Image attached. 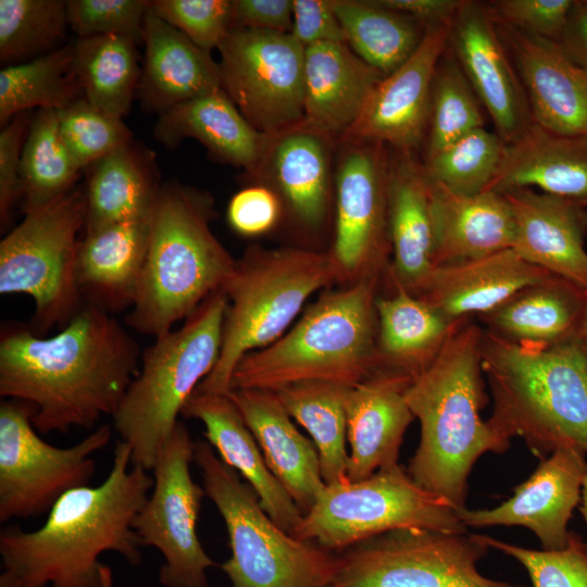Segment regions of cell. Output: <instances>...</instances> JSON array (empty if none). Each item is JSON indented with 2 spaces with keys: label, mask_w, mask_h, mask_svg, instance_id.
Segmentation results:
<instances>
[{
  "label": "cell",
  "mask_w": 587,
  "mask_h": 587,
  "mask_svg": "<svg viewBox=\"0 0 587 587\" xmlns=\"http://www.w3.org/2000/svg\"><path fill=\"white\" fill-rule=\"evenodd\" d=\"M138 344L110 314L84 303L53 336L1 328L0 396L29 403L39 433L89 429L113 416L138 374Z\"/></svg>",
  "instance_id": "obj_1"
},
{
  "label": "cell",
  "mask_w": 587,
  "mask_h": 587,
  "mask_svg": "<svg viewBox=\"0 0 587 587\" xmlns=\"http://www.w3.org/2000/svg\"><path fill=\"white\" fill-rule=\"evenodd\" d=\"M153 487V476L132 464L130 447L115 444L104 480L64 494L34 530H0V587H113L112 551L130 565L141 562L142 542L133 522Z\"/></svg>",
  "instance_id": "obj_2"
},
{
  "label": "cell",
  "mask_w": 587,
  "mask_h": 587,
  "mask_svg": "<svg viewBox=\"0 0 587 587\" xmlns=\"http://www.w3.org/2000/svg\"><path fill=\"white\" fill-rule=\"evenodd\" d=\"M483 332L469 320L463 322L405 394L421 425L420 445L408 473L457 511L465 508L467 478L476 460L510 447V439L480 416L488 399L482 369Z\"/></svg>",
  "instance_id": "obj_3"
},
{
  "label": "cell",
  "mask_w": 587,
  "mask_h": 587,
  "mask_svg": "<svg viewBox=\"0 0 587 587\" xmlns=\"http://www.w3.org/2000/svg\"><path fill=\"white\" fill-rule=\"evenodd\" d=\"M482 369L494 399L488 423L521 437L541 459L560 447L587 454V345L574 336L550 346L508 341L486 329Z\"/></svg>",
  "instance_id": "obj_4"
},
{
  "label": "cell",
  "mask_w": 587,
  "mask_h": 587,
  "mask_svg": "<svg viewBox=\"0 0 587 587\" xmlns=\"http://www.w3.org/2000/svg\"><path fill=\"white\" fill-rule=\"evenodd\" d=\"M214 215L210 193L179 183L161 186L127 325L155 338L223 290L237 260L212 233Z\"/></svg>",
  "instance_id": "obj_5"
},
{
  "label": "cell",
  "mask_w": 587,
  "mask_h": 587,
  "mask_svg": "<svg viewBox=\"0 0 587 587\" xmlns=\"http://www.w3.org/2000/svg\"><path fill=\"white\" fill-rule=\"evenodd\" d=\"M382 278L324 291L302 317L265 348L245 355L230 391H277L303 382L354 386L378 369L375 301Z\"/></svg>",
  "instance_id": "obj_6"
},
{
  "label": "cell",
  "mask_w": 587,
  "mask_h": 587,
  "mask_svg": "<svg viewBox=\"0 0 587 587\" xmlns=\"http://www.w3.org/2000/svg\"><path fill=\"white\" fill-rule=\"evenodd\" d=\"M339 283L328 251L301 247H248L222 291L227 297L218 360L196 389L229 395L238 362L267 347L316 291Z\"/></svg>",
  "instance_id": "obj_7"
},
{
  "label": "cell",
  "mask_w": 587,
  "mask_h": 587,
  "mask_svg": "<svg viewBox=\"0 0 587 587\" xmlns=\"http://www.w3.org/2000/svg\"><path fill=\"white\" fill-rule=\"evenodd\" d=\"M227 297L217 291L182 327L154 338L141 355L113 426L132 450V464L152 471L178 415L214 369L222 345Z\"/></svg>",
  "instance_id": "obj_8"
},
{
  "label": "cell",
  "mask_w": 587,
  "mask_h": 587,
  "mask_svg": "<svg viewBox=\"0 0 587 587\" xmlns=\"http://www.w3.org/2000/svg\"><path fill=\"white\" fill-rule=\"evenodd\" d=\"M205 495L224 520L230 557L220 564L230 587H326L336 554L282 529L252 487L226 465L208 441H195Z\"/></svg>",
  "instance_id": "obj_9"
},
{
  "label": "cell",
  "mask_w": 587,
  "mask_h": 587,
  "mask_svg": "<svg viewBox=\"0 0 587 587\" xmlns=\"http://www.w3.org/2000/svg\"><path fill=\"white\" fill-rule=\"evenodd\" d=\"M86 224L85 190L24 214L0 242V294H23L35 303L29 328L45 336L82 308L76 260Z\"/></svg>",
  "instance_id": "obj_10"
},
{
  "label": "cell",
  "mask_w": 587,
  "mask_h": 587,
  "mask_svg": "<svg viewBox=\"0 0 587 587\" xmlns=\"http://www.w3.org/2000/svg\"><path fill=\"white\" fill-rule=\"evenodd\" d=\"M401 527L467 532L448 500L419 486L398 464L326 485L291 536L339 552Z\"/></svg>",
  "instance_id": "obj_11"
},
{
  "label": "cell",
  "mask_w": 587,
  "mask_h": 587,
  "mask_svg": "<svg viewBox=\"0 0 587 587\" xmlns=\"http://www.w3.org/2000/svg\"><path fill=\"white\" fill-rule=\"evenodd\" d=\"M488 549L477 534L396 528L337 552L326 587H525L478 572Z\"/></svg>",
  "instance_id": "obj_12"
},
{
  "label": "cell",
  "mask_w": 587,
  "mask_h": 587,
  "mask_svg": "<svg viewBox=\"0 0 587 587\" xmlns=\"http://www.w3.org/2000/svg\"><path fill=\"white\" fill-rule=\"evenodd\" d=\"M27 402L0 403V522L49 513L67 491L88 485L96 471L93 455L110 442L103 424L77 444L60 448L45 441L33 425Z\"/></svg>",
  "instance_id": "obj_13"
},
{
  "label": "cell",
  "mask_w": 587,
  "mask_h": 587,
  "mask_svg": "<svg viewBox=\"0 0 587 587\" xmlns=\"http://www.w3.org/2000/svg\"><path fill=\"white\" fill-rule=\"evenodd\" d=\"M389 148L377 141H337L333 241L339 283L382 278L389 266Z\"/></svg>",
  "instance_id": "obj_14"
},
{
  "label": "cell",
  "mask_w": 587,
  "mask_h": 587,
  "mask_svg": "<svg viewBox=\"0 0 587 587\" xmlns=\"http://www.w3.org/2000/svg\"><path fill=\"white\" fill-rule=\"evenodd\" d=\"M193 454L195 441L178 422L157 458L151 494L133 522L142 546L163 555L159 582L165 587H209L207 571L216 565L197 534L207 495L190 473Z\"/></svg>",
  "instance_id": "obj_15"
},
{
  "label": "cell",
  "mask_w": 587,
  "mask_h": 587,
  "mask_svg": "<svg viewBox=\"0 0 587 587\" xmlns=\"http://www.w3.org/2000/svg\"><path fill=\"white\" fill-rule=\"evenodd\" d=\"M217 50L221 88L255 129L303 122L305 48L291 34L235 28Z\"/></svg>",
  "instance_id": "obj_16"
},
{
  "label": "cell",
  "mask_w": 587,
  "mask_h": 587,
  "mask_svg": "<svg viewBox=\"0 0 587 587\" xmlns=\"http://www.w3.org/2000/svg\"><path fill=\"white\" fill-rule=\"evenodd\" d=\"M337 141L303 122L268 135L249 184L272 189L283 208V222L300 237H321L334 216Z\"/></svg>",
  "instance_id": "obj_17"
},
{
  "label": "cell",
  "mask_w": 587,
  "mask_h": 587,
  "mask_svg": "<svg viewBox=\"0 0 587 587\" xmlns=\"http://www.w3.org/2000/svg\"><path fill=\"white\" fill-rule=\"evenodd\" d=\"M452 24L426 27L413 54L376 84L342 138L377 141L396 152L414 153L425 140L434 76Z\"/></svg>",
  "instance_id": "obj_18"
},
{
  "label": "cell",
  "mask_w": 587,
  "mask_h": 587,
  "mask_svg": "<svg viewBox=\"0 0 587 587\" xmlns=\"http://www.w3.org/2000/svg\"><path fill=\"white\" fill-rule=\"evenodd\" d=\"M586 453L574 447H560L542 459L536 471L514 489V495L489 510L457 511L466 527L521 525L538 537L542 550L567 546V524L580 501L587 470Z\"/></svg>",
  "instance_id": "obj_19"
},
{
  "label": "cell",
  "mask_w": 587,
  "mask_h": 587,
  "mask_svg": "<svg viewBox=\"0 0 587 587\" xmlns=\"http://www.w3.org/2000/svg\"><path fill=\"white\" fill-rule=\"evenodd\" d=\"M454 58L505 143L533 122L528 101L511 66L487 5L467 1L450 34Z\"/></svg>",
  "instance_id": "obj_20"
},
{
  "label": "cell",
  "mask_w": 587,
  "mask_h": 587,
  "mask_svg": "<svg viewBox=\"0 0 587 587\" xmlns=\"http://www.w3.org/2000/svg\"><path fill=\"white\" fill-rule=\"evenodd\" d=\"M515 223L513 250L587 292L586 207L529 188L501 192Z\"/></svg>",
  "instance_id": "obj_21"
},
{
  "label": "cell",
  "mask_w": 587,
  "mask_h": 587,
  "mask_svg": "<svg viewBox=\"0 0 587 587\" xmlns=\"http://www.w3.org/2000/svg\"><path fill=\"white\" fill-rule=\"evenodd\" d=\"M532 120L564 136L587 138V71L552 40L505 25Z\"/></svg>",
  "instance_id": "obj_22"
},
{
  "label": "cell",
  "mask_w": 587,
  "mask_h": 587,
  "mask_svg": "<svg viewBox=\"0 0 587 587\" xmlns=\"http://www.w3.org/2000/svg\"><path fill=\"white\" fill-rule=\"evenodd\" d=\"M413 379L377 369L350 388L346 400L348 480L398 465L404 432L414 419L405 398Z\"/></svg>",
  "instance_id": "obj_23"
},
{
  "label": "cell",
  "mask_w": 587,
  "mask_h": 587,
  "mask_svg": "<svg viewBox=\"0 0 587 587\" xmlns=\"http://www.w3.org/2000/svg\"><path fill=\"white\" fill-rule=\"evenodd\" d=\"M182 415L199 420L204 437L218 458L243 477L267 515L292 535L302 512L270 471L262 451L229 395L195 391Z\"/></svg>",
  "instance_id": "obj_24"
},
{
  "label": "cell",
  "mask_w": 587,
  "mask_h": 587,
  "mask_svg": "<svg viewBox=\"0 0 587 587\" xmlns=\"http://www.w3.org/2000/svg\"><path fill=\"white\" fill-rule=\"evenodd\" d=\"M388 214L392 255L388 283L419 297L435 266L429 180L414 153L390 152Z\"/></svg>",
  "instance_id": "obj_25"
},
{
  "label": "cell",
  "mask_w": 587,
  "mask_h": 587,
  "mask_svg": "<svg viewBox=\"0 0 587 587\" xmlns=\"http://www.w3.org/2000/svg\"><path fill=\"white\" fill-rule=\"evenodd\" d=\"M229 397L254 436L270 471L305 514L326 486L315 445L298 430L274 391L234 389Z\"/></svg>",
  "instance_id": "obj_26"
},
{
  "label": "cell",
  "mask_w": 587,
  "mask_h": 587,
  "mask_svg": "<svg viewBox=\"0 0 587 587\" xmlns=\"http://www.w3.org/2000/svg\"><path fill=\"white\" fill-rule=\"evenodd\" d=\"M383 75L342 41L305 48L303 123L339 141Z\"/></svg>",
  "instance_id": "obj_27"
},
{
  "label": "cell",
  "mask_w": 587,
  "mask_h": 587,
  "mask_svg": "<svg viewBox=\"0 0 587 587\" xmlns=\"http://www.w3.org/2000/svg\"><path fill=\"white\" fill-rule=\"evenodd\" d=\"M429 210L435 267L513 248L515 223L500 192L459 195L429 180Z\"/></svg>",
  "instance_id": "obj_28"
},
{
  "label": "cell",
  "mask_w": 587,
  "mask_h": 587,
  "mask_svg": "<svg viewBox=\"0 0 587 587\" xmlns=\"http://www.w3.org/2000/svg\"><path fill=\"white\" fill-rule=\"evenodd\" d=\"M142 42L145 58L138 86L142 110L161 115L221 88L218 63L211 51L196 46L150 10Z\"/></svg>",
  "instance_id": "obj_29"
},
{
  "label": "cell",
  "mask_w": 587,
  "mask_h": 587,
  "mask_svg": "<svg viewBox=\"0 0 587 587\" xmlns=\"http://www.w3.org/2000/svg\"><path fill=\"white\" fill-rule=\"evenodd\" d=\"M513 249L435 267L419 298L451 321L485 314L522 288L549 277Z\"/></svg>",
  "instance_id": "obj_30"
},
{
  "label": "cell",
  "mask_w": 587,
  "mask_h": 587,
  "mask_svg": "<svg viewBox=\"0 0 587 587\" xmlns=\"http://www.w3.org/2000/svg\"><path fill=\"white\" fill-rule=\"evenodd\" d=\"M151 216L85 232L76 260L84 303L110 314L133 307L149 245Z\"/></svg>",
  "instance_id": "obj_31"
},
{
  "label": "cell",
  "mask_w": 587,
  "mask_h": 587,
  "mask_svg": "<svg viewBox=\"0 0 587 587\" xmlns=\"http://www.w3.org/2000/svg\"><path fill=\"white\" fill-rule=\"evenodd\" d=\"M536 187L541 192L587 205V138L552 133L532 124L505 143L489 190Z\"/></svg>",
  "instance_id": "obj_32"
},
{
  "label": "cell",
  "mask_w": 587,
  "mask_h": 587,
  "mask_svg": "<svg viewBox=\"0 0 587 587\" xmlns=\"http://www.w3.org/2000/svg\"><path fill=\"white\" fill-rule=\"evenodd\" d=\"M154 137L167 148L193 138L213 160L240 167L249 175L262 158L268 135L255 129L220 88L161 114Z\"/></svg>",
  "instance_id": "obj_33"
},
{
  "label": "cell",
  "mask_w": 587,
  "mask_h": 587,
  "mask_svg": "<svg viewBox=\"0 0 587 587\" xmlns=\"http://www.w3.org/2000/svg\"><path fill=\"white\" fill-rule=\"evenodd\" d=\"M378 369L415 378L439 354L465 321H451L428 302L392 286L389 296H377Z\"/></svg>",
  "instance_id": "obj_34"
},
{
  "label": "cell",
  "mask_w": 587,
  "mask_h": 587,
  "mask_svg": "<svg viewBox=\"0 0 587 587\" xmlns=\"http://www.w3.org/2000/svg\"><path fill=\"white\" fill-rule=\"evenodd\" d=\"M586 292L550 275L479 315L486 330L512 342L550 346L576 336Z\"/></svg>",
  "instance_id": "obj_35"
},
{
  "label": "cell",
  "mask_w": 587,
  "mask_h": 587,
  "mask_svg": "<svg viewBox=\"0 0 587 587\" xmlns=\"http://www.w3.org/2000/svg\"><path fill=\"white\" fill-rule=\"evenodd\" d=\"M161 186L153 158L132 141L92 164L86 195L85 232L152 215Z\"/></svg>",
  "instance_id": "obj_36"
},
{
  "label": "cell",
  "mask_w": 587,
  "mask_h": 587,
  "mask_svg": "<svg viewBox=\"0 0 587 587\" xmlns=\"http://www.w3.org/2000/svg\"><path fill=\"white\" fill-rule=\"evenodd\" d=\"M73 45V70L83 97L96 109L122 120L140 82L137 43L107 35L78 38Z\"/></svg>",
  "instance_id": "obj_37"
},
{
  "label": "cell",
  "mask_w": 587,
  "mask_h": 587,
  "mask_svg": "<svg viewBox=\"0 0 587 587\" xmlns=\"http://www.w3.org/2000/svg\"><path fill=\"white\" fill-rule=\"evenodd\" d=\"M347 45L383 76L416 50L426 27L378 0H333Z\"/></svg>",
  "instance_id": "obj_38"
},
{
  "label": "cell",
  "mask_w": 587,
  "mask_h": 587,
  "mask_svg": "<svg viewBox=\"0 0 587 587\" xmlns=\"http://www.w3.org/2000/svg\"><path fill=\"white\" fill-rule=\"evenodd\" d=\"M351 387L303 382L275 391L289 415L311 435L326 485L348 479L346 400Z\"/></svg>",
  "instance_id": "obj_39"
},
{
  "label": "cell",
  "mask_w": 587,
  "mask_h": 587,
  "mask_svg": "<svg viewBox=\"0 0 587 587\" xmlns=\"http://www.w3.org/2000/svg\"><path fill=\"white\" fill-rule=\"evenodd\" d=\"M74 45L36 59L4 66L0 72V123L30 109L62 110L83 98L73 70Z\"/></svg>",
  "instance_id": "obj_40"
},
{
  "label": "cell",
  "mask_w": 587,
  "mask_h": 587,
  "mask_svg": "<svg viewBox=\"0 0 587 587\" xmlns=\"http://www.w3.org/2000/svg\"><path fill=\"white\" fill-rule=\"evenodd\" d=\"M80 170L61 138L58 111L39 110L30 122L21 158L24 214L71 192Z\"/></svg>",
  "instance_id": "obj_41"
},
{
  "label": "cell",
  "mask_w": 587,
  "mask_h": 587,
  "mask_svg": "<svg viewBox=\"0 0 587 587\" xmlns=\"http://www.w3.org/2000/svg\"><path fill=\"white\" fill-rule=\"evenodd\" d=\"M70 27L64 0H0V60L17 64L60 48Z\"/></svg>",
  "instance_id": "obj_42"
},
{
  "label": "cell",
  "mask_w": 587,
  "mask_h": 587,
  "mask_svg": "<svg viewBox=\"0 0 587 587\" xmlns=\"http://www.w3.org/2000/svg\"><path fill=\"white\" fill-rule=\"evenodd\" d=\"M505 142L497 134L478 128L444 150L425 158L429 180L465 196L489 190L500 167Z\"/></svg>",
  "instance_id": "obj_43"
},
{
  "label": "cell",
  "mask_w": 587,
  "mask_h": 587,
  "mask_svg": "<svg viewBox=\"0 0 587 587\" xmlns=\"http://www.w3.org/2000/svg\"><path fill=\"white\" fill-rule=\"evenodd\" d=\"M447 57L440 59L434 76L425 158L485 127L473 88L455 58Z\"/></svg>",
  "instance_id": "obj_44"
},
{
  "label": "cell",
  "mask_w": 587,
  "mask_h": 587,
  "mask_svg": "<svg viewBox=\"0 0 587 587\" xmlns=\"http://www.w3.org/2000/svg\"><path fill=\"white\" fill-rule=\"evenodd\" d=\"M58 120L61 138L80 168L133 141L121 118L96 109L84 97L59 110Z\"/></svg>",
  "instance_id": "obj_45"
},
{
  "label": "cell",
  "mask_w": 587,
  "mask_h": 587,
  "mask_svg": "<svg viewBox=\"0 0 587 587\" xmlns=\"http://www.w3.org/2000/svg\"><path fill=\"white\" fill-rule=\"evenodd\" d=\"M483 541L515 559L526 570L533 587H587V551L585 541L571 532L567 546L561 550H534L487 535Z\"/></svg>",
  "instance_id": "obj_46"
},
{
  "label": "cell",
  "mask_w": 587,
  "mask_h": 587,
  "mask_svg": "<svg viewBox=\"0 0 587 587\" xmlns=\"http://www.w3.org/2000/svg\"><path fill=\"white\" fill-rule=\"evenodd\" d=\"M70 28L78 38L116 35L142 42L150 10L146 0H66Z\"/></svg>",
  "instance_id": "obj_47"
},
{
  "label": "cell",
  "mask_w": 587,
  "mask_h": 587,
  "mask_svg": "<svg viewBox=\"0 0 587 587\" xmlns=\"http://www.w3.org/2000/svg\"><path fill=\"white\" fill-rule=\"evenodd\" d=\"M150 11L208 51L230 30L232 0H153Z\"/></svg>",
  "instance_id": "obj_48"
},
{
  "label": "cell",
  "mask_w": 587,
  "mask_h": 587,
  "mask_svg": "<svg viewBox=\"0 0 587 587\" xmlns=\"http://www.w3.org/2000/svg\"><path fill=\"white\" fill-rule=\"evenodd\" d=\"M574 3L572 0H499L487 8L495 21L557 42Z\"/></svg>",
  "instance_id": "obj_49"
},
{
  "label": "cell",
  "mask_w": 587,
  "mask_h": 587,
  "mask_svg": "<svg viewBox=\"0 0 587 587\" xmlns=\"http://www.w3.org/2000/svg\"><path fill=\"white\" fill-rule=\"evenodd\" d=\"M226 217L230 228L238 235L257 237L273 232L283 223V208L272 189L250 184L232 197Z\"/></svg>",
  "instance_id": "obj_50"
},
{
  "label": "cell",
  "mask_w": 587,
  "mask_h": 587,
  "mask_svg": "<svg viewBox=\"0 0 587 587\" xmlns=\"http://www.w3.org/2000/svg\"><path fill=\"white\" fill-rule=\"evenodd\" d=\"M30 122L27 112L14 116L0 133V222L5 226L21 196V158Z\"/></svg>",
  "instance_id": "obj_51"
},
{
  "label": "cell",
  "mask_w": 587,
  "mask_h": 587,
  "mask_svg": "<svg viewBox=\"0 0 587 587\" xmlns=\"http://www.w3.org/2000/svg\"><path fill=\"white\" fill-rule=\"evenodd\" d=\"M290 34L304 48L327 41L346 42L333 0H292Z\"/></svg>",
  "instance_id": "obj_52"
},
{
  "label": "cell",
  "mask_w": 587,
  "mask_h": 587,
  "mask_svg": "<svg viewBox=\"0 0 587 587\" xmlns=\"http://www.w3.org/2000/svg\"><path fill=\"white\" fill-rule=\"evenodd\" d=\"M291 33L292 0H232L230 29Z\"/></svg>",
  "instance_id": "obj_53"
},
{
  "label": "cell",
  "mask_w": 587,
  "mask_h": 587,
  "mask_svg": "<svg viewBox=\"0 0 587 587\" xmlns=\"http://www.w3.org/2000/svg\"><path fill=\"white\" fill-rule=\"evenodd\" d=\"M396 12L407 15L423 26L451 24L467 1L463 0H378Z\"/></svg>",
  "instance_id": "obj_54"
},
{
  "label": "cell",
  "mask_w": 587,
  "mask_h": 587,
  "mask_svg": "<svg viewBox=\"0 0 587 587\" xmlns=\"http://www.w3.org/2000/svg\"><path fill=\"white\" fill-rule=\"evenodd\" d=\"M557 43L587 71V1H575Z\"/></svg>",
  "instance_id": "obj_55"
},
{
  "label": "cell",
  "mask_w": 587,
  "mask_h": 587,
  "mask_svg": "<svg viewBox=\"0 0 587 587\" xmlns=\"http://www.w3.org/2000/svg\"><path fill=\"white\" fill-rule=\"evenodd\" d=\"M576 337L583 340L587 345V292L586 300L583 309V313L579 320V324L576 330Z\"/></svg>",
  "instance_id": "obj_56"
},
{
  "label": "cell",
  "mask_w": 587,
  "mask_h": 587,
  "mask_svg": "<svg viewBox=\"0 0 587 587\" xmlns=\"http://www.w3.org/2000/svg\"><path fill=\"white\" fill-rule=\"evenodd\" d=\"M580 501H582L580 512L587 524V470L583 479ZM585 548L587 551V540L585 541Z\"/></svg>",
  "instance_id": "obj_57"
}]
</instances>
